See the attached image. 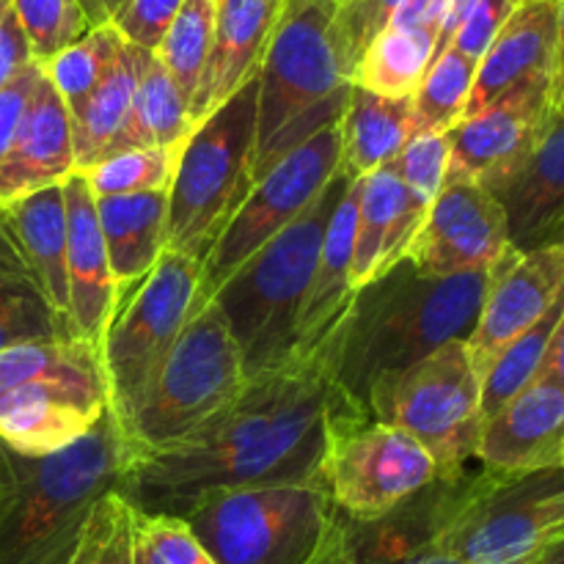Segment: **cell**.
Returning <instances> with one entry per match:
<instances>
[{"label":"cell","instance_id":"53","mask_svg":"<svg viewBox=\"0 0 564 564\" xmlns=\"http://www.w3.org/2000/svg\"><path fill=\"white\" fill-rule=\"evenodd\" d=\"M312 564H347L345 538H341V512H339V518H336L334 529L328 532V538H325L323 549H319L317 556L312 560Z\"/></svg>","mask_w":564,"mask_h":564},{"label":"cell","instance_id":"44","mask_svg":"<svg viewBox=\"0 0 564 564\" xmlns=\"http://www.w3.org/2000/svg\"><path fill=\"white\" fill-rule=\"evenodd\" d=\"M518 3H521V0H477L474 9L468 11L466 22L460 25V31L452 39L449 47L479 64V58L488 53V47L494 44V39L499 36V31L505 28V22L510 20V14L516 11Z\"/></svg>","mask_w":564,"mask_h":564},{"label":"cell","instance_id":"21","mask_svg":"<svg viewBox=\"0 0 564 564\" xmlns=\"http://www.w3.org/2000/svg\"><path fill=\"white\" fill-rule=\"evenodd\" d=\"M72 174H77L72 113L42 72L0 169V207L64 185Z\"/></svg>","mask_w":564,"mask_h":564},{"label":"cell","instance_id":"33","mask_svg":"<svg viewBox=\"0 0 564 564\" xmlns=\"http://www.w3.org/2000/svg\"><path fill=\"white\" fill-rule=\"evenodd\" d=\"M215 11H218V0H185L160 47L154 50L158 61L187 99V108L196 97L198 80H202L209 47H213Z\"/></svg>","mask_w":564,"mask_h":564},{"label":"cell","instance_id":"31","mask_svg":"<svg viewBox=\"0 0 564 564\" xmlns=\"http://www.w3.org/2000/svg\"><path fill=\"white\" fill-rule=\"evenodd\" d=\"M435 42L438 36L430 31L389 25L369 44L352 83L389 99L413 97L435 58Z\"/></svg>","mask_w":564,"mask_h":564},{"label":"cell","instance_id":"5","mask_svg":"<svg viewBox=\"0 0 564 564\" xmlns=\"http://www.w3.org/2000/svg\"><path fill=\"white\" fill-rule=\"evenodd\" d=\"M352 180L358 176L339 171L295 224L259 248L215 292L213 303L240 347L248 378L284 367L295 352L297 323L317 270L325 229Z\"/></svg>","mask_w":564,"mask_h":564},{"label":"cell","instance_id":"41","mask_svg":"<svg viewBox=\"0 0 564 564\" xmlns=\"http://www.w3.org/2000/svg\"><path fill=\"white\" fill-rule=\"evenodd\" d=\"M400 3L402 0H339L334 14V42L350 83L364 53L389 28Z\"/></svg>","mask_w":564,"mask_h":564},{"label":"cell","instance_id":"14","mask_svg":"<svg viewBox=\"0 0 564 564\" xmlns=\"http://www.w3.org/2000/svg\"><path fill=\"white\" fill-rule=\"evenodd\" d=\"M435 479L433 457L405 430L364 416L339 419L330 430L325 485L350 521H378Z\"/></svg>","mask_w":564,"mask_h":564},{"label":"cell","instance_id":"24","mask_svg":"<svg viewBox=\"0 0 564 564\" xmlns=\"http://www.w3.org/2000/svg\"><path fill=\"white\" fill-rule=\"evenodd\" d=\"M358 196H361V176L350 182V187L330 215L328 229H325L317 270H314V279L308 284L306 301H303L292 358L312 356L319 345H325V339L345 323L352 301H356L352 251H356Z\"/></svg>","mask_w":564,"mask_h":564},{"label":"cell","instance_id":"34","mask_svg":"<svg viewBox=\"0 0 564 564\" xmlns=\"http://www.w3.org/2000/svg\"><path fill=\"white\" fill-rule=\"evenodd\" d=\"M75 339L69 319L55 312L36 281L0 275V352L33 341Z\"/></svg>","mask_w":564,"mask_h":564},{"label":"cell","instance_id":"46","mask_svg":"<svg viewBox=\"0 0 564 564\" xmlns=\"http://www.w3.org/2000/svg\"><path fill=\"white\" fill-rule=\"evenodd\" d=\"M31 64L33 55L22 33L14 0H0V88L9 86Z\"/></svg>","mask_w":564,"mask_h":564},{"label":"cell","instance_id":"7","mask_svg":"<svg viewBox=\"0 0 564 564\" xmlns=\"http://www.w3.org/2000/svg\"><path fill=\"white\" fill-rule=\"evenodd\" d=\"M564 540V466L444 479L433 543L466 564H540Z\"/></svg>","mask_w":564,"mask_h":564},{"label":"cell","instance_id":"4","mask_svg":"<svg viewBox=\"0 0 564 564\" xmlns=\"http://www.w3.org/2000/svg\"><path fill=\"white\" fill-rule=\"evenodd\" d=\"M336 6L339 0H284L257 75L253 185L345 113L352 83L334 42Z\"/></svg>","mask_w":564,"mask_h":564},{"label":"cell","instance_id":"56","mask_svg":"<svg viewBox=\"0 0 564 564\" xmlns=\"http://www.w3.org/2000/svg\"><path fill=\"white\" fill-rule=\"evenodd\" d=\"M540 564H564V540L560 545H556V549H551L549 554L543 556V562Z\"/></svg>","mask_w":564,"mask_h":564},{"label":"cell","instance_id":"27","mask_svg":"<svg viewBox=\"0 0 564 564\" xmlns=\"http://www.w3.org/2000/svg\"><path fill=\"white\" fill-rule=\"evenodd\" d=\"M116 286L138 284L165 251L169 191L94 198Z\"/></svg>","mask_w":564,"mask_h":564},{"label":"cell","instance_id":"45","mask_svg":"<svg viewBox=\"0 0 564 564\" xmlns=\"http://www.w3.org/2000/svg\"><path fill=\"white\" fill-rule=\"evenodd\" d=\"M39 77H42V66L31 64L9 86L0 88V169H3L6 154H9L11 141H14L17 124H20L22 113H25V105L31 99L33 88H36Z\"/></svg>","mask_w":564,"mask_h":564},{"label":"cell","instance_id":"57","mask_svg":"<svg viewBox=\"0 0 564 564\" xmlns=\"http://www.w3.org/2000/svg\"><path fill=\"white\" fill-rule=\"evenodd\" d=\"M556 116H560V119H564V94L560 97V102H556Z\"/></svg>","mask_w":564,"mask_h":564},{"label":"cell","instance_id":"25","mask_svg":"<svg viewBox=\"0 0 564 564\" xmlns=\"http://www.w3.org/2000/svg\"><path fill=\"white\" fill-rule=\"evenodd\" d=\"M518 251L538 248L564 220V119L554 116L523 169L496 193Z\"/></svg>","mask_w":564,"mask_h":564},{"label":"cell","instance_id":"49","mask_svg":"<svg viewBox=\"0 0 564 564\" xmlns=\"http://www.w3.org/2000/svg\"><path fill=\"white\" fill-rule=\"evenodd\" d=\"M474 3H477V0H446L444 22H441L438 42H435V58H438V55L444 53V50H449L452 39H455L457 31H460V25H463V22H466L468 11L474 9Z\"/></svg>","mask_w":564,"mask_h":564},{"label":"cell","instance_id":"26","mask_svg":"<svg viewBox=\"0 0 564 564\" xmlns=\"http://www.w3.org/2000/svg\"><path fill=\"white\" fill-rule=\"evenodd\" d=\"M28 273L50 301L69 319V273H66V202L64 187H44L0 207ZM72 325V323H69Z\"/></svg>","mask_w":564,"mask_h":564},{"label":"cell","instance_id":"52","mask_svg":"<svg viewBox=\"0 0 564 564\" xmlns=\"http://www.w3.org/2000/svg\"><path fill=\"white\" fill-rule=\"evenodd\" d=\"M83 9V14H86L88 25L94 28H105L113 22V17L119 14L121 9H124L127 0H77Z\"/></svg>","mask_w":564,"mask_h":564},{"label":"cell","instance_id":"38","mask_svg":"<svg viewBox=\"0 0 564 564\" xmlns=\"http://www.w3.org/2000/svg\"><path fill=\"white\" fill-rule=\"evenodd\" d=\"M33 64L47 66L55 55L91 33L77 0H14Z\"/></svg>","mask_w":564,"mask_h":564},{"label":"cell","instance_id":"47","mask_svg":"<svg viewBox=\"0 0 564 564\" xmlns=\"http://www.w3.org/2000/svg\"><path fill=\"white\" fill-rule=\"evenodd\" d=\"M444 11L446 0H402L389 25L413 28V31H430L438 36L441 22H444Z\"/></svg>","mask_w":564,"mask_h":564},{"label":"cell","instance_id":"48","mask_svg":"<svg viewBox=\"0 0 564 564\" xmlns=\"http://www.w3.org/2000/svg\"><path fill=\"white\" fill-rule=\"evenodd\" d=\"M534 380H545V383L560 386L564 391V314L560 317V323H556V330L551 336L549 350H545L543 364H540Z\"/></svg>","mask_w":564,"mask_h":564},{"label":"cell","instance_id":"20","mask_svg":"<svg viewBox=\"0 0 564 564\" xmlns=\"http://www.w3.org/2000/svg\"><path fill=\"white\" fill-rule=\"evenodd\" d=\"M66 202V273H69V323L77 339L102 345L119 303L108 248L97 218V202L86 176L77 171L64 182Z\"/></svg>","mask_w":564,"mask_h":564},{"label":"cell","instance_id":"22","mask_svg":"<svg viewBox=\"0 0 564 564\" xmlns=\"http://www.w3.org/2000/svg\"><path fill=\"white\" fill-rule=\"evenodd\" d=\"M284 0H218L207 66L191 102L193 127L259 75Z\"/></svg>","mask_w":564,"mask_h":564},{"label":"cell","instance_id":"2","mask_svg":"<svg viewBox=\"0 0 564 564\" xmlns=\"http://www.w3.org/2000/svg\"><path fill=\"white\" fill-rule=\"evenodd\" d=\"M130 460L110 411L53 455L25 457L0 444V564H72L94 507L119 488Z\"/></svg>","mask_w":564,"mask_h":564},{"label":"cell","instance_id":"54","mask_svg":"<svg viewBox=\"0 0 564 564\" xmlns=\"http://www.w3.org/2000/svg\"><path fill=\"white\" fill-rule=\"evenodd\" d=\"M556 17H560V69H556V97L564 94V0H556Z\"/></svg>","mask_w":564,"mask_h":564},{"label":"cell","instance_id":"10","mask_svg":"<svg viewBox=\"0 0 564 564\" xmlns=\"http://www.w3.org/2000/svg\"><path fill=\"white\" fill-rule=\"evenodd\" d=\"M339 510L325 482L220 490L182 521L215 564H312Z\"/></svg>","mask_w":564,"mask_h":564},{"label":"cell","instance_id":"30","mask_svg":"<svg viewBox=\"0 0 564 564\" xmlns=\"http://www.w3.org/2000/svg\"><path fill=\"white\" fill-rule=\"evenodd\" d=\"M193 132L191 108L182 97L174 77L165 72L158 55L147 53L138 75L135 97L124 130L119 132L110 154L132 152V149H180Z\"/></svg>","mask_w":564,"mask_h":564},{"label":"cell","instance_id":"15","mask_svg":"<svg viewBox=\"0 0 564 564\" xmlns=\"http://www.w3.org/2000/svg\"><path fill=\"white\" fill-rule=\"evenodd\" d=\"M554 80H532L512 88L494 105L466 116L449 132V174L499 193L523 163L556 116Z\"/></svg>","mask_w":564,"mask_h":564},{"label":"cell","instance_id":"6","mask_svg":"<svg viewBox=\"0 0 564 564\" xmlns=\"http://www.w3.org/2000/svg\"><path fill=\"white\" fill-rule=\"evenodd\" d=\"M110 411L99 347L33 341L0 352V444L44 457L86 438Z\"/></svg>","mask_w":564,"mask_h":564},{"label":"cell","instance_id":"29","mask_svg":"<svg viewBox=\"0 0 564 564\" xmlns=\"http://www.w3.org/2000/svg\"><path fill=\"white\" fill-rule=\"evenodd\" d=\"M149 50L132 47L121 42L113 64L105 72L102 83L94 88L91 97L80 105L72 116V138H75V163L77 171H88L99 160L108 158L110 147L116 143L119 132L124 130L130 116L132 97H135L138 75H141L143 55Z\"/></svg>","mask_w":564,"mask_h":564},{"label":"cell","instance_id":"55","mask_svg":"<svg viewBox=\"0 0 564 564\" xmlns=\"http://www.w3.org/2000/svg\"><path fill=\"white\" fill-rule=\"evenodd\" d=\"M554 242H556V246H564V220H562V224H556L554 229H551V235L545 237L540 246H554Z\"/></svg>","mask_w":564,"mask_h":564},{"label":"cell","instance_id":"16","mask_svg":"<svg viewBox=\"0 0 564 564\" xmlns=\"http://www.w3.org/2000/svg\"><path fill=\"white\" fill-rule=\"evenodd\" d=\"M512 248L507 215L488 187L446 174L405 259L424 279L490 270Z\"/></svg>","mask_w":564,"mask_h":564},{"label":"cell","instance_id":"42","mask_svg":"<svg viewBox=\"0 0 564 564\" xmlns=\"http://www.w3.org/2000/svg\"><path fill=\"white\" fill-rule=\"evenodd\" d=\"M389 169L419 202L430 207L449 174V141L446 135H413Z\"/></svg>","mask_w":564,"mask_h":564},{"label":"cell","instance_id":"9","mask_svg":"<svg viewBox=\"0 0 564 564\" xmlns=\"http://www.w3.org/2000/svg\"><path fill=\"white\" fill-rule=\"evenodd\" d=\"M367 416L405 430L427 449L438 479H457L479 455L482 380L468 341H449L422 361L389 372L367 394Z\"/></svg>","mask_w":564,"mask_h":564},{"label":"cell","instance_id":"1","mask_svg":"<svg viewBox=\"0 0 564 564\" xmlns=\"http://www.w3.org/2000/svg\"><path fill=\"white\" fill-rule=\"evenodd\" d=\"M341 336L345 323L312 356L248 378L240 394L187 438L132 455L116 494L143 516L185 518L220 490L325 482L334 424L369 419L336 386Z\"/></svg>","mask_w":564,"mask_h":564},{"label":"cell","instance_id":"12","mask_svg":"<svg viewBox=\"0 0 564 564\" xmlns=\"http://www.w3.org/2000/svg\"><path fill=\"white\" fill-rule=\"evenodd\" d=\"M202 264L176 251H163L147 279L119 292L99 356L108 378L110 413L121 430L141 408L154 375L193 319Z\"/></svg>","mask_w":564,"mask_h":564},{"label":"cell","instance_id":"13","mask_svg":"<svg viewBox=\"0 0 564 564\" xmlns=\"http://www.w3.org/2000/svg\"><path fill=\"white\" fill-rule=\"evenodd\" d=\"M341 171L339 121L286 154L253 185L202 264L193 312L209 306L215 292L273 237L295 224Z\"/></svg>","mask_w":564,"mask_h":564},{"label":"cell","instance_id":"32","mask_svg":"<svg viewBox=\"0 0 564 564\" xmlns=\"http://www.w3.org/2000/svg\"><path fill=\"white\" fill-rule=\"evenodd\" d=\"M477 61L444 50L413 94V135H446L466 116Z\"/></svg>","mask_w":564,"mask_h":564},{"label":"cell","instance_id":"3","mask_svg":"<svg viewBox=\"0 0 564 564\" xmlns=\"http://www.w3.org/2000/svg\"><path fill=\"white\" fill-rule=\"evenodd\" d=\"M490 270L424 279L408 259L356 292L345 319L336 386L367 413V394L389 372L449 341H468L482 312Z\"/></svg>","mask_w":564,"mask_h":564},{"label":"cell","instance_id":"18","mask_svg":"<svg viewBox=\"0 0 564 564\" xmlns=\"http://www.w3.org/2000/svg\"><path fill=\"white\" fill-rule=\"evenodd\" d=\"M485 471L499 477L564 466V391L532 380L499 413L485 419L479 455Z\"/></svg>","mask_w":564,"mask_h":564},{"label":"cell","instance_id":"17","mask_svg":"<svg viewBox=\"0 0 564 564\" xmlns=\"http://www.w3.org/2000/svg\"><path fill=\"white\" fill-rule=\"evenodd\" d=\"M564 292V246H538L518 251L516 246L490 268L477 328L468 339L479 380L490 364L529 328L554 308Z\"/></svg>","mask_w":564,"mask_h":564},{"label":"cell","instance_id":"35","mask_svg":"<svg viewBox=\"0 0 564 564\" xmlns=\"http://www.w3.org/2000/svg\"><path fill=\"white\" fill-rule=\"evenodd\" d=\"M564 314V292L560 301L554 303L549 314L540 319L534 328H529L527 334L518 336L494 364L485 372L482 378V416L490 419L494 413H499L512 397L521 394L529 383L538 375L540 364H543L545 350H549V341L554 336L556 323Z\"/></svg>","mask_w":564,"mask_h":564},{"label":"cell","instance_id":"36","mask_svg":"<svg viewBox=\"0 0 564 564\" xmlns=\"http://www.w3.org/2000/svg\"><path fill=\"white\" fill-rule=\"evenodd\" d=\"M121 42L124 39L113 31V25L94 28L88 36H83L80 42L66 47L61 55H55L47 66H42L44 77L58 91V97L64 99L72 116L80 110V105L102 83L105 72L113 64Z\"/></svg>","mask_w":564,"mask_h":564},{"label":"cell","instance_id":"40","mask_svg":"<svg viewBox=\"0 0 564 564\" xmlns=\"http://www.w3.org/2000/svg\"><path fill=\"white\" fill-rule=\"evenodd\" d=\"M72 564H135L132 562V507L110 490L88 518Z\"/></svg>","mask_w":564,"mask_h":564},{"label":"cell","instance_id":"11","mask_svg":"<svg viewBox=\"0 0 564 564\" xmlns=\"http://www.w3.org/2000/svg\"><path fill=\"white\" fill-rule=\"evenodd\" d=\"M248 383L229 325L215 303L193 314L154 375L124 435L132 455L165 449L224 411Z\"/></svg>","mask_w":564,"mask_h":564},{"label":"cell","instance_id":"28","mask_svg":"<svg viewBox=\"0 0 564 564\" xmlns=\"http://www.w3.org/2000/svg\"><path fill=\"white\" fill-rule=\"evenodd\" d=\"M339 135L341 171L350 176L375 174L413 138V97L389 99L352 83Z\"/></svg>","mask_w":564,"mask_h":564},{"label":"cell","instance_id":"39","mask_svg":"<svg viewBox=\"0 0 564 564\" xmlns=\"http://www.w3.org/2000/svg\"><path fill=\"white\" fill-rule=\"evenodd\" d=\"M132 562L135 564H215L187 521L143 516L132 510Z\"/></svg>","mask_w":564,"mask_h":564},{"label":"cell","instance_id":"43","mask_svg":"<svg viewBox=\"0 0 564 564\" xmlns=\"http://www.w3.org/2000/svg\"><path fill=\"white\" fill-rule=\"evenodd\" d=\"M185 0H127L113 17V31L132 47L154 53Z\"/></svg>","mask_w":564,"mask_h":564},{"label":"cell","instance_id":"8","mask_svg":"<svg viewBox=\"0 0 564 564\" xmlns=\"http://www.w3.org/2000/svg\"><path fill=\"white\" fill-rule=\"evenodd\" d=\"M259 80L251 77L220 108L193 127L176 158L169 187L165 251L204 264L215 240L253 191Z\"/></svg>","mask_w":564,"mask_h":564},{"label":"cell","instance_id":"51","mask_svg":"<svg viewBox=\"0 0 564 564\" xmlns=\"http://www.w3.org/2000/svg\"><path fill=\"white\" fill-rule=\"evenodd\" d=\"M341 538H345V534H341ZM378 564H466V562H460L457 556L441 551L435 543H427V545H419V549L408 551V554H400V556H394V560H386Z\"/></svg>","mask_w":564,"mask_h":564},{"label":"cell","instance_id":"50","mask_svg":"<svg viewBox=\"0 0 564 564\" xmlns=\"http://www.w3.org/2000/svg\"><path fill=\"white\" fill-rule=\"evenodd\" d=\"M0 275H28V279H31V273H28L25 262H22L20 251H17L14 246V237H11L9 226H6L3 215H0Z\"/></svg>","mask_w":564,"mask_h":564},{"label":"cell","instance_id":"23","mask_svg":"<svg viewBox=\"0 0 564 564\" xmlns=\"http://www.w3.org/2000/svg\"><path fill=\"white\" fill-rule=\"evenodd\" d=\"M427 204L419 202L389 165L361 176L352 290L358 292L405 259L408 246L427 218Z\"/></svg>","mask_w":564,"mask_h":564},{"label":"cell","instance_id":"37","mask_svg":"<svg viewBox=\"0 0 564 564\" xmlns=\"http://www.w3.org/2000/svg\"><path fill=\"white\" fill-rule=\"evenodd\" d=\"M180 149H132V152L110 154L83 171V176H86L94 198L169 191Z\"/></svg>","mask_w":564,"mask_h":564},{"label":"cell","instance_id":"19","mask_svg":"<svg viewBox=\"0 0 564 564\" xmlns=\"http://www.w3.org/2000/svg\"><path fill=\"white\" fill-rule=\"evenodd\" d=\"M556 69H560L556 0H521L488 53L479 58L466 116H477L479 110L523 83L554 80L556 88Z\"/></svg>","mask_w":564,"mask_h":564}]
</instances>
